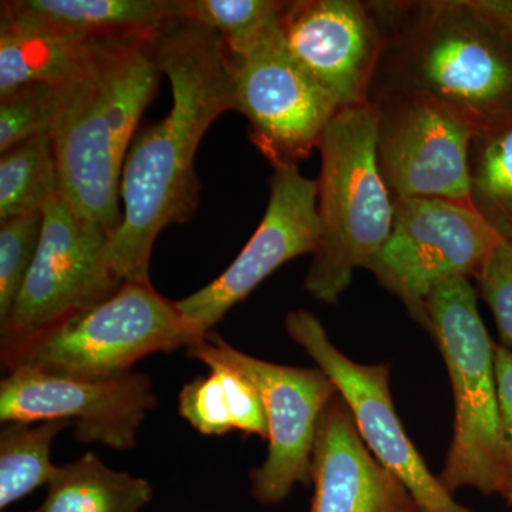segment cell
I'll return each mask as SVG.
<instances>
[{
  "label": "cell",
  "instance_id": "8",
  "mask_svg": "<svg viewBox=\"0 0 512 512\" xmlns=\"http://www.w3.org/2000/svg\"><path fill=\"white\" fill-rule=\"evenodd\" d=\"M39 247L8 322L2 350L106 301L124 284L110 261L111 235L82 220L57 191L43 204Z\"/></svg>",
  "mask_w": 512,
  "mask_h": 512
},
{
  "label": "cell",
  "instance_id": "3",
  "mask_svg": "<svg viewBox=\"0 0 512 512\" xmlns=\"http://www.w3.org/2000/svg\"><path fill=\"white\" fill-rule=\"evenodd\" d=\"M156 37L92 39L79 69L57 86L50 137L60 191L82 220L111 238L123 221L120 187L128 148L163 74Z\"/></svg>",
  "mask_w": 512,
  "mask_h": 512
},
{
  "label": "cell",
  "instance_id": "18",
  "mask_svg": "<svg viewBox=\"0 0 512 512\" xmlns=\"http://www.w3.org/2000/svg\"><path fill=\"white\" fill-rule=\"evenodd\" d=\"M153 497L144 478L107 467L96 454L86 453L57 466L47 484L42 512H138Z\"/></svg>",
  "mask_w": 512,
  "mask_h": 512
},
{
  "label": "cell",
  "instance_id": "31",
  "mask_svg": "<svg viewBox=\"0 0 512 512\" xmlns=\"http://www.w3.org/2000/svg\"><path fill=\"white\" fill-rule=\"evenodd\" d=\"M511 241H512V239H511Z\"/></svg>",
  "mask_w": 512,
  "mask_h": 512
},
{
  "label": "cell",
  "instance_id": "1",
  "mask_svg": "<svg viewBox=\"0 0 512 512\" xmlns=\"http://www.w3.org/2000/svg\"><path fill=\"white\" fill-rule=\"evenodd\" d=\"M161 72L173 107L138 133L121 174L123 221L110 242V261L124 282L150 284L158 235L191 220L200 204L195 156L214 121L237 110L231 56L214 30L175 19L156 37Z\"/></svg>",
  "mask_w": 512,
  "mask_h": 512
},
{
  "label": "cell",
  "instance_id": "14",
  "mask_svg": "<svg viewBox=\"0 0 512 512\" xmlns=\"http://www.w3.org/2000/svg\"><path fill=\"white\" fill-rule=\"evenodd\" d=\"M157 406L150 377L130 372L110 380H80L13 370L0 382V421L66 420L80 443L127 451Z\"/></svg>",
  "mask_w": 512,
  "mask_h": 512
},
{
  "label": "cell",
  "instance_id": "17",
  "mask_svg": "<svg viewBox=\"0 0 512 512\" xmlns=\"http://www.w3.org/2000/svg\"><path fill=\"white\" fill-rule=\"evenodd\" d=\"M0 18L80 40L156 37L180 18V0H8Z\"/></svg>",
  "mask_w": 512,
  "mask_h": 512
},
{
  "label": "cell",
  "instance_id": "27",
  "mask_svg": "<svg viewBox=\"0 0 512 512\" xmlns=\"http://www.w3.org/2000/svg\"><path fill=\"white\" fill-rule=\"evenodd\" d=\"M481 296L490 306L505 348L512 350V241L505 239L477 276Z\"/></svg>",
  "mask_w": 512,
  "mask_h": 512
},
{
  "label": "cell",
  "instance_id": "11",
  "mask_svg": "<svg viewBox=\"0 0 512 512\" xmlns=\"http://www.w3.org/2000/svg\"><path fill=\"white\" fill-rule=\"evenodd\" d=\"M377 110V164L390 194L440 198L474 208L470 146L474 128L439 101L419 94H387Z\"/></svg>",
  "mask_w": 512,
  "mask_h": 512
},
{
  "label": "cell",
  "instance_id": "21",
  "mask_svg": "<svg viewBox=\"0 0 512 512\" xmlns=\"http://www.w3.org/2000/svg\"><path fill=\"white\" fill-rule=\"evenodd\" d=\"M468 164L474 210L512 239V120L474 134Z\"/></svg>",
  "mask_w": 512,
  "mask_h": 512
},
{
  "label": "cell",
  "instance_id": "2",
  "mask_svg": "<svg viewBox=\"0 0 512 512\" xmlns=\"http://www.w3.org/2000/svg\"><path fill=\"white\" fill-rule=\"evenodd\" d=\"M382 50L369 103L387 94L439 101L474 131L512 120V32L476 0L372 2Z\"/></svg>",
  "mask_w": 512,
  "mask_h": 512
},
{
  "label": "cell",
  "instance_id": "19",
  "mask_svg": "<svg viewBox=\"0 0 512 512\" xmlns=\"http://www.w3.org/2000/svg\"><path fill=\"white\" fill-rule=\"evenodd\" d=\"M90 40L0 18V96L26 84L66 82L79 69Z\"/></svg>",
  "mask_w": 512,
  "mask_h": 512
},
{
  "label": "cell",
  "instance_id": "24",
  "mask_svg": "<svg viewBox=\"0 0 512 512\" xmlns=\"http://www.w3.org/2000/svg\"><path fill=\"white\" fill-rule=\"evenodd\" d=\"M42 210L0 221V326L8 322L35 259L42 234Z\"/></svg>",
  "mask_w": 512,
  "mask_h": 512
},
{
  "label": "cell",
  "instance_id": "7",
  "mask_svg": "<svg viewBox=\"0 0 512 512\" xmlns=\"http://www.w3.org/2000/svg\"><path fill=\"white\" fill-rule=\"evenodd\" d=\"M505 241L474 208L440 198L394 201L393 227L367 271L429 330L427 301L437 286L476 278Z\"/></svg>",
  "mask_w": 512,
  "mask_h": 512
},
{
  "label": "cell",
  "instance_id": "28",
  "mask_svg": "<svg viewBox=\"0 0 512 512\" xmlns=\"http://www.w3.org/2000/svg\"><path fill=\"white\" fill-rule=\"evenodd\" d=\"M494 359L501 427V473L497 494L512 505V350L495 345Z\"/></svg>",
  "mask_w": 512,
  "mask_h": 512
},
{
  "label": "cell",
  "instance_id": "20",
  "mask_svg": "<svg viewBox=\"0 0 512 512\" xmlns=\"http://www.w3.org/2000/svg\"><path fill=\"white\" fill-rule=\"evenodd\" d=\"M72 426L66 420L8 423L0 431V508L49 484L57 466L52 444L60 431Z\"/></svg>",
  "mask_w": 512,
  "mask_h": 512
},
{
  "label": "cell",
  "instance_id": "29",
  "mask_svg": "<svg viewBox=\"0 0 512 512\" xmlns=\"http://www.w3.org/2000/svg\"><path fill=\"white\" fill-rule=\"evenodd\" d=\"M476 3L512 32V0H476Z\"/></svg>",
  "mask_w": 512,
  "mask_h": 512
},
{
  "label": "cell",
  "instance_id": "16",
  "mask_svg": "<svg viewBox=\"0 0 512 512\" xmlns=\"http://www.w3.org/2000/svg\"><path fill=\"white\" fill-rule=\"evenodd\" d=\"M312 483L311 512H419L402 481L370 453L339 393L320 416Z\"/></svg>",
  "mask_w": 512,
  "mask_h": 512
},
{
  "label": "cell",
  "instance_id": "22",
  "mask_svg": "<svg viewBox=\"0 0 512 512\" xmlns=\"http://www.w3.org/2000/svg\"><path fill=\"white\" fill-rule=\"evenodd\" d=\"M59 190L50 133L30 138L0 156V221L42 210Z\"/></svg>",
  "mask_w": 512,
  "mask_h": 512
},
{
  "label": "cell",
  "instance_id": "15",
  "mask_svg": "<svg viewBox=\"0 0 512 512\" xmlns=\"http://www.w3.org/2000/svg\"><path fill=\"white\" fill-rule=\"evenodd\" d=\"M281 26L289 52L339 109L369 104L383 42L372 2H286Z\"/></svg>",
  "mask_w": 512,
  "mask_h": 512
},
{
  "label": "cell",
  "instance_id": "25",
  "mask_svg": "<svg viewBox=\"0 0 512 512\" xmlns=\"http://www.w3.org/2000/svg\"><path fill=\"white\" fill-rule=\"evenodd\" d=\"M59 103L57 86L32 83L0 96V154L50 133Z\"/></svg>",
  "mask_w": 512,
  "mask_h": 512
},
{
  "label": "cell",
  "instance_id": "9",
  "mask_svg": "<svg viewBox=\"0 0 512 512\" xmlns=\"http://www.w3.org/2000/svg\"><path fill=\"white\" fill-rule=\"evenodd\" d=\"M192 359L222 363L248 377L264 402L268 420V456L251 473L259 503L284 501L296 484L312 483V453L323 410L338 394L322 370L276 365L249 356L211 332L188 346Z\"/></svg>",
  "mask_w": 512,
  "mask_h": 512
},
{
  "label": "cell",
  "instance_id": "6",
  "mask_svg": "<svg viewBox=\"0 0 512 512\" xmlns=\"http://www.w3.org/2000/svg\"><path fill=\"white\" fill-rule=\"evenodd\" d=\"M429 332L446 362L454 396V433L439 480L451 494L473 487L497 494L501 473L495 343L468 278L437 286L427 301Z\"/></svg>",
  "mask_w": 512,
  "mask_h": 512
},
{
  "label": "cell",
  "instance_id": "13",
  "mask_svg": "<svg viewBox=\"0 0 512 512\" xmlns=\"http://www.w3.org/2000/svg\"><path fill=\"white\" fill-rule=\"evenodd\" d=\"M319 237L318 180L298 165L275 167L264 218L241 254L211 284L175 302L194 338L204 339L286 262L315 254Z\"/></svg>",
  "mask_w": 512,
  "mask_h": 512
},
{
  "label": "cell",
  "instance_id": "12",
  "mask_svg": "<svg viewBox=\"0 0 512 512\" xmlns=\"http://www.w3.org/2000/svg\"><path fill=\"white\" fill-rule=\"evenodd\" d=\"M231 63L237 111L259 153L274 168L308 158L340 109L289 52L282 26Z\"/></svg>",
  "mask_w": 512,
  "mask_h": 512
},
{
  "label": "cell",
  "instance_id": "5",
  "mask_svg": "<svg viewBox=\"0 0 512 512\" xmlns=\"http://www.w3.org/2000/svg\"><path fill=\"white\" fill-rule=\"evenodd\" d=\"M195 342L177 303L160 295L151 282H124L106 301L2 350V363L8 372L110 380L133 372L144 357Z\"/></svg>",
  "mask_w": 512,
  "mask_h": 512
},
{
  "label": "cell",
  "instance_id": "30",
  "mask_svg": "<svg viewBox=\"0 0 512 512\" xmlns=\"http://www.w3.org/2000/svg\"><path fill=\"white\" fill-rule=\"evenodd\" d=\"M32 512H42V511H40V510H39V508H37V510H36V511H32Z\"/></svg>",
  "mask_w": 512,
  "mask_h": 512
},
{
  "label": "cell",
  "instance_id": "4",
  "mask_svg": "<svg viewBox=\"0 0 512 512\" xmlns=\"http://www.w3.org/2000/svg\"><path fill=\"white\" fill-rule=\"evenodd\" d=\"M318 148L320 237L303 289L336 305L353 272L367 269L393 227L394 198L377 164L376 107L340 109Z\"/></svg>",
  "mask_w": 512,
  "mask_h": 512
},
{
  "label": "cell",
  "instance_id": "10",
  "mask_svg": "<svg viewBox=\"0 0 512 512\" xmlns=\"http://www.w3.org/2000/svg\"><path fill=\"white\" fill-rule=\"evenodd\" d=\"M285 328L293 342L298 343L335 384L370 453L402 481L419 512H471L454 500L439 477L431 474L407 436L390 394L389 365H360L343 355L333 345L319 319L306 309L289 312Z\"/></svg>",
  "mask_w": 512,
  "mask_h": 512
},
{
  "label": "cell",
  "instance_id": "26",
  "mask_svg": "<svg viewBox=\"0 0 512 512\" xmlns=\"http://www.w3.org/2000/svg\"><path fill=\"white\" fill-rule=\"evenodd\" d=\"M208 369L207 377H198L181 389L178 413L205 436H222L235 430L231 402L220 369Z\"/></svg>",
  "mask_w": 512,
  "mask_h": 512
},
{
  "label": "cell",
  "instance_id": "23",
  "mask_svg": "<svg viewBox=\"0 0 512 512\" xmlns=\"http://www.w3.org/2000/svg\"><path fill=\"white\" fill-rule=\"evenodd\" d=\"M285 6L275 0H180V19L214 30L229 56L242 57L281 26Z\"/></svg>",
  "mask_w": 512,
  "mask_h": 512
}]
</instances>
